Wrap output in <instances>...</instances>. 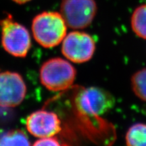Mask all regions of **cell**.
Returning a JSON list of instances; mask_svg holds the SVG:
<instances>
[{"label": "cell", "instance_id": "obj_1", "mask_svg": "<svg viewBox=\"0 0 146 146\" xmlns=\"http://www.w3.org/2000/svg\"><path fill=\"white\" fill-rule=\"evenodd\" d=\"M67 25L61 14L43 12L36 15L32 23L34 39L45 48H52L62 42L66 35Z\"/></svg>", "mask_w": 146, "mask_h": 146}, {"label": "cell", "instance_id": "obj_2", "mask_svg": "<svg viewBox=\"0 0 146 146\" xmlns=\"http://www.w3.org/2000/svg\"><path fill=\"white\" fill-rule=\"evenodd\" d=\"M76 69L67 60L54 58L45 61L40 69L42 85L52 91L66 90L76 78Z\"/></svg>", "mask_w": 146, "mask_h": 146}, {"label": "cell", "instance_id": "obj_3", "mask_svg": "<svg viewBox=\"0 0 146 146\" xmlns=\"http://www.w3.org/2000/svg\"><path fill=\"white\" fill-rule=\"evenodd\" d=\"M1 44L8 54L18 58H25L31 47V39L26 27L14 21L11 15L0 21Z\"/></svg>", "mask_w": 146, "mask_h": 146}, {"label": "cell", "instance_id": "obj_4", "mask_svg": "<svg viewBox=\"0 0 146 146\" xmlns=\"http://www.w3.org/2000/svg\"><path fill=\"white\" fill-rule=\"evenodd\" d=\"M114 96L105 89L90 87L81 89L74 98L76 108L81 114L89 116H99L114 107Z\"/></svg>", "mask_w": 146, "mask_h": 146}, {"label": "cell", "instance_id": "obj_5", "mask_svg": "<svg viewBox=\"0 0 146 146\" xmlns=\"http://www.w3.org/2000/svg\"><path fill=\"white\" fill-rule=\"evenodd\" d=\"M97 11L95 0H62L60 5V14L67 27L75 30L88 27Z\"/></svg>", "mask_w": 146, "mask_h": 146}, {"label": "cell", "instance_id": "obj_6", "mask_svg": "<svg viewBox=\"0 0 146 146\" xmlns=\"http://www.w3.org/2000/svg\"><path fill=\"white\" fill-rule=\"evenodd\" d=\"M62 43L64 56L74 63L81 64L89 61L96 51L94 38L85 32H70L65 36Z\"/></svg>", "mask_w": 146, "mask_h": 146}, {"label": "cell", "instance_id": "obj_7", "mask_svg": "<svg viewBox=\"0 0 146 146\" xmlns=\"http://www.w3.org/2000/svg\"><path fill=\"white\" fill-rule=\"evenodd\" d=\"M26 94V84L21 74L10 71L0 72V107L17 106Z\"/></svg>", "mask_w": 146, "mask_h": 146}, {"label": "cell", "instance_id": "obj_8", "mask_svg": "<svg viewBox=\"0 0 146 146\" xmlns=\"http://www.w3.org/2000/svg\"><path fill=\"white\" fill-rule=\"evenodd\" d=\"M30 134L37 138L54 137L61 131V121L56 113L40 110L33 112L26 120Z\"/></svg>", "mask_w": 146, "mask_h": 146}, {"label": "cell", "instance_id": "obj_9", "mask_svg": "<svg viewBox=\"0 0 146 146\" xmlns=\"http://www.w3.org/2000/svg\"><path fill=\"white\" fill-rule=\"evenodd\" d=\"M131 25L137 36L146 39V4L140 5L134 10L131 16Z\"/></svg>", "mask_w": 146, "mask_h": 146}, {"label": "cell", "instance_id": "obj_10", "mask_svg": "<svg viewBox=\"0 0 146 146\" xmlns=\"http://www.w3.org/2000/svg\"><path fill=\"white\" fill-rule=\"evenodd\" d=\"M125 141L129 146H146V124L131 126L126 133Z\"/></svg>", "mask_w": 146, "mask_h": 146}, {"label": "cell", "instance_id": "obj_11", "mask_svg": "<svg viewBox=\"0 0 146 146\" xmlns=\"http://www.w3.org/2000/svg\"><path fill=\"white\" fill-rule=\"evenodd\" d=\"M131 88L135 95L146 102V68L135 72L131 78Z\"/></svg>", "mask_w": 146, "mask_h": 146}, {"label": "cell", "instance_id": "obj_12", "mask_svg": "<svg viewBox=\"0 0 146 146\" xmlns=\"http://www.w3.org/2000/svg\"><path fill=\"white\" fill-rule=\"evenodd\" d=\"M28 137L21 130L8 131L0 136V145H30Z\"/></svg>", "mask_w": 146, "mask_h": 146}, {"label": "cell", "instance_id": "obj_13", "mask_svg": "<svg viewBox=\"0 0 146 146\" xmlns=\"http://www.w3.org/2000/svg\"><path fill=\"white\" fill-rule=\"evenodd\" d=\"M34 145L39 146H50V145H60V143L58 140L54 137H50L40 138L33 143Z\"/></svg>", "mask_w": 146, "mask_h": 146}, {"label": "cell", "instance_id": "obj_14", "mask_svg": "<svg viewBox=\"0 0 146 146\" xmlns=\"http://www.w3.org/2000/svg\"><path fill=\"white\" fill-rule=\"evenodd\" d=\"M12 1H14L16 3H18V4H24V3L30 1L31 0H12Z\"/></svg>", "mask_w": 146, "mask_h": 146}]
</instances>
